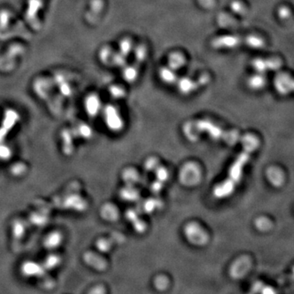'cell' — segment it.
<instances>
[{
    "label": "cell",
    "instance_id": "cell-1",
    "mask_svg": "<svg viewBox=\"0 0 294 294\" xmlns=\"http://www.w3.org/2000/svg\"><path fill=\"white\" fill-rule=\"evenodd\" d=\"M259 145L260 142L256 136L248 134L243 136L242 139L243 149L239 156H237L236 160H234L232 165L230 166L227 178L214 188L213 194L215 197L218 199H225L232 194L242 178L243 169L246 164L250 161L252 154L256 152Z\"/></svg>",
    "mask_w": 294,
    "mask_h": 294
},
{
    "label": "cell",
    "instance_id": "cell-2",
    "mask_svg": "<svg viewBox=\"0 0 294 294\" xmlns=\"http://www.w3.org/2000/svg\"><path fill=\"white\" fill-rule=\"evenodd\" d=\"M32 89L34 94L47 105L52 113L58 115L62 111V96L56 87L52 76L40 75L34 79Z\"/></svg>",
    "mask_w": 294,
    "mask_h": 294
},
{
    "label": "cell",
    "instance_id": "cell-3",
    "mask_svg": "<svg viewBox=\"0 0 294 294\" xmlns=\"http://www.w3.org/2000/svg\"><path fill=\"white\" fill-rule=\"evenodd\" d=\"M30 34L26 26L17 21L12 12L8 9L0 11V40H8L11 38H30Z\"/></svg>",
    "mask_w": 294,
    "mask_h": 294
},
{
    "label": "cell",
    "instance_id": "cell-4",
    "mask_svg": "<svg viewBox=\"0 0 294 294\" xmlns=\"http://www.w3.org/2000/svg\"><path fill=\"white\" fill-rule=\"evenodd\" d=\"M26 53V47L20 43L9 45L0 55V72L8 74L15 70L17 63Z\"/></svg>",
    "mask_w": 294,
    "mask_h": 294
},
{
    "label": "cell",
    "instance_id": "cell-5",
    "mask_svg": "<svg viewBox=\"0 0 294 294\" xmlns=\"http://www.w3.org/2000/svg\"><path fill=\"white\" fill-rule=\"evenodd\" d=\"M47 0H27L25 21L33 30L38 31L42 28L40 14L44 9Z\"/></svg>",
    "mask_w": 294,
    "mask_h": 294
},
{
    "label": "cell",
    "instance_id": "cell-6",
    "mask_svg": "<svg viewBox=\"0 0 294 294\" xmlns=\"http://www.w3.org/2000/svg\"><path fill=\"white\" fill-rule=\"evenodd\" d=\"M22 271L24 275L28 277H34L39 280L41 285L45 288H54V279L47 275V270L40 265L34 262H26L22 267Z\"/></svg>",
    "mask_w": 294,
    "mask_h": 294
},
{
    "label": "cell",
    "instance_id": "cell-7",
    "mask_svg": "<svg viewBox=\"0 0 294 294\" xmlns=\"http://www.w3.org/2000/svg\"><path fill=\"white\" fill-rule=\"evenodd\" d=\"M51 76L62 97H69L72 95L74 92V78L70 73L59 70L55 71Z\"/></svg>",
    "mask_w": 294,
    "mask_h": 294
},
{
    "label": "cell",
    "instance_id": "cell-8",
    "mask_svg": "<svg viewBox=\"0 0 294 294\" xmlns=\"http://www.w3.org/2000/svg\"><path fill=\"white\" fill-rule=\"evenodd\" d=\"M34 206L36 207V211L32 212L30 214V221L36 226H41L47 223L49 218L50 205L44 201L38 200L34 204Z\"/></svg>",
    "mask_w": 294,
    "mask_h": 294
},
{
    "label": "cell",
    "instance_id": "cell-9",
    "mask_svg": "<svg viewBox=\"0 0 294 294\" xmlns=\"http://www.w3.org/2000/svg\"><path fill=\"white\" fill-rule=\"evenodd\" d=\"M185 232L189 241L194 244H205L209 239L205 230H203L198 224L194 223V222L188 224L185 227Z\"/></svg>",
    "mask_w": 294,
    "mask_h": 294
},
{
    "label": "cell",
    "instance_id": "cell-10",
    "mask_svg": "<svg viewBox=\"0 0 294 294\" xmlns=\"http://www.w3.org/2000/svg\"><path fill=\"white\" fill-rule=\"evenodd\" d=\"M105 121L111 130L119 131L123 128L124 124L121 116L114 106L108 105L104 109Z\"/></svg>",
    "mask_w": 294,
    "mask_h": 294
},
{
    "label": "cell",
    "instance_id": "cell-11",
    "mask_svg": "<svg viewBox=\"0 0 294 294\" xmlns=\"http://www.w3.org/2000/svg\"><path fill=\"white\" fill-rule=\"evenodd\" d=\"M26 222L24 220H14L12 223V237H13V250H19L21 247V243H22V239L25 237L26 230Z\"/></svg>",
    "mask_w": 294,
    "mask_h": 294
},
{
    "label": "cell",
    "instance_id": "cell-12",
    "mask_svg": "<svg viewBox=\"0 0 294 294\" xmlns=\"http://www.w3.org/2000/svg\"><path fill=\"white\" fill-rule=\"evenodd\" d=\"M195 127L201 132H207L213 136V138H223V130L210 121L200 120L197 122V124H195Z\"/></svg>",
    "mask_w": 294,
    "mask_h": 294
},
{
    "label": "cell",
    "instance_id": "cell-13",
    "mask_svg": "<svg viewBox=\"0 0 294 294\" xmlns=\"http://www.w3.org/2000/svg\"><path fill=\"white\" fill-rule=\"evenodd\" d=\"M177 88L179 92L184 95L192 93L194 91L201 87V83L198 81H194L193 79L188 77H184L180 79H177Z\"/></svg>",
    "mask_w": 294,
    "mask_h": 294
},
{
    "label": "cell",
    "instance_id": "cell-14",
    "mask_svg": "<svg viewBox=\"0 0 294 294\" xmlns=\"http://www.w3.org/2000/svg\"><path fill=\"white\" fill-rule=\"evenodd\" d=\"M188 176L190 177H188L187 180L185 181V183L186 184H194L200 179V170L195 164L190 163V164H186L182 169L181 173V181H183Z\"/></svg>",
    "mask_w": 294,
    "mask_h": 294
},
{
    "label": "cell",
    "instance_id": "cell-15",
    "mask_svg": "<svg viewBox=\"0 0 294 294\" xmlns=\"http://www.w3.org/2000/svg\"><path fill=\"white\" fill-rule=\"evenodd\" d=\"M84 107L87 113L90 116H96L102 108L100 98L96 96V94H90L86 97Z\"/></svg>",
    "mask_w": 294,
    "mask_h": 294
},
{
    "label": "cell",
    "instance_id": "cell-16",
    "mask_svg": "<svg viewBox=\"0 0 294 294\" xmlns=\"http://www.w3.org/2000/svg\"><path fill=\"white\" fill-rule=\"evenodd\" d=\"M267 177L269 182L275 187H279L284 182L283 171L277 167H271L267 171Z\"/></svg>",
    "mask_w": 294,
    "mask_h": 294
},
{
    "label": "cell",
    "instance_id": "cell-17",
    "mask_svg": "<svg viewBox=\"0 0 294 294\" xmlns=\"http://www.w3.org/2000/svg\"><path fill=\"white\" fill-rule=\"evenodd\" d=\"M185 64V58L183 54L179 52H173L169 54V59H168V65L173 71L179 70L181 67H183Z\"/></svg>",
    "mask_w": 294,
    "mask_h": 294
},
{
    "label": "cell",
    "instance_id": "cell-18",
    "mask_svg": "<svg viewBox=\"0 0 294 294\" xmlns=\"http://www.w3.org/2000/svg\"><path fill=\"white\" fill-rule=\"evenodd\" d=\"M62 242V234L58 231L49 233L47 236L45 237L43 240V245L47 250H55L58 246H60Z\"/></svg>",
    "mask_w": 294,
    "mask_h": 294
},
{
    "label": "cell",
    "instance_id": "cell-19",
    "mask_svg": "<svg viewBox=\"0 0 294 294\" xmlns=\"http://www.w3.org/2000/svg\"><path fill=\"white\" fill-rule=\"evenodd\" d=\"M83 258H84L86 263L95 269H97V270H104L105 267H106V262L103 258L98 257L94 253L87 252L83 255Z\"/></svg>",
    "mask_w": 294,
    "mask_h": 294
},
{
    "label": "cell",
    "instance_id": "cell-20",
    "mask_svg": "<svg viewBox=\"0 0 294 294\" xmlns=\"http://www.w3.org/2000/svg\"><path fill=\"white\" fill-rule=\"evenodd\" d=\"M159 76H160V79L167 84H173V83H177V79H178L176 73L169 66L168 67L166 66L161 67L159 71Z\"/></svg>",
    "mask_w": 294,
    "mask_h": 294
},
{
    "label": "cell",
    "instance_id": "cell-21",
    "mask_svg": "<svg viewBox=\"0 0 294 294\" xmlns=\"http://www.w3.org/2000/svg\"><path fill=\"white\" fill-rule=\"evenodd\" d=\"M236 44V38L232 36H220L214 38L212 45L215 48H226L231 47Z\"/></svg>",
    "mask_w": 294,
    "mask_h": 294
},
{
    "label": "cell",
    "instance_id": "cell-22",
    "mask_svg": "<svg viewBox=\"0 0 294 294\" xmlns=\"http://www.w3.org/2000/svg\"><path fill=\"white\" fill-rule=\"evenodd\" d=\"M62 263V258L59 255L55 254H49L43 261V266L47 271H52L60 266Z\"/></svg>",
    "mask_w": 294,
    "mask_h": 294
},
{
    "label": "cell",
    "instance_id": "cell-23",
    "mask_svg": "<svg viewBox=\"0 0 294 294\" xmlns=\"http://www.w3.org/2000/svg\"><path fill=\"white\" fill-rule=\"evenodd\" d=\"M123 77L128 83H133L138 77V71L135 66H126L123 72Z\"/></svg>",
    "mask_w": 294,
    "mask_h": 294
},
{
    "label": "cell",
    "instance_id": "cell-24",
    "mask_svg": "<svg viewBox=\"0 0 294 294\" xmlns=\"http://www.w3.org/2000/svg\"><path fill=\"white\" fill-rule=\"evenodd\" d=\"M132 49V42L130 38H124L120 42V53L123 55L127 56L130 54Z\"/></svg>",
    "mask_w": 294,
    "mask_h": 294
},
{
    "label": "cell",
    "instance_id": "cell-25",
    "mask_svg": "<svg viewBox=\"0 0 294 294\" xmlns=\"http://www.w3.org/2000/svg\"><path fill=\"white\" fill-rule=\"evenodd\" d=\"M147 57V49L145 47V45H139L138 47H136L135 49V58L136 61L139 62H143L146 59Z\"/></svg>",
    "mask_w": 294,
    "mask_h": 294
},
{
    "label": "cell",
    "instance_id": "cell-26",
    "mask_svg": "<svg viewBox=\"0 0 294 294\" xmlns=\"http://www.w3.org/2000/svg\"><path fill=\"white\" fill-rule=\"evenodd\" d=\"M27 167L24 163H15L11 167V173L14 176H22L26 173Z\"/></svg>",
    "mask_w": 294,
    "mask_h": 294
},
{
    "label": "cell",
    "instance_id": "cell-27",
    "mask_svg": "<svg viewBox=\"0 0 294 294\" xmlns=\"http://www.w3.org/2000/svg\"><path fill=\"white\" fill-rule=\"evenodd\" d=\"M110 93L115 99L124 97L125 95V90L120 86L113 85L110 87Z\"/></svg>",
    "mask_w": 294,
    "mask_h": 294
},
{
    "label": "cell",
    "instance_id": "cell-28",
    "mask_svg": "<svg viewBox=\"0 0 294 294\" xmlns=\"http://www.w3.org/2000/svg\"><path fill=\"white\" fill-rule=\"evenodd\" d=\"M271 222L267 219V218H264V217H262V218H258L256 221V226L258 230H262V231H265V230H267L271 227Z\"/></svg>",
    "mask_w": 294,
    "mask_h": 294
},
{
    "label": "cell",
    "instance_id": "cell-29",
    "mask_svg": "<svg viewBox=\"0 0 294 294\" xmlns=\"http://www.w3.org/2000/svg\"><path fill=\"white\" fill-rule=\"evenodd\" d=\"M99 57H100L101 61H102L104 64H107V63H108L107 60L111 61V58L113 57V54H112V51H111L109 47H105L101 50Z\"/></svg>",
    "mask_w": 294,
    "mask_h": 294
},
{
    "label": "cell",
    "instance_id": "cell-30",
    "mask_svg": "<svg viewBox=\"0 0 294 294\" xmlns=\"http://www.w3.org/2000/svg\"><path fill=\"white\" fill-rule=\"evenodd\" d=\"M125 56L120 54V52L118 54H113V57L111 58V62L114 65L117 66H125L126 59Z\"/></svg>",
    "mask_w": 294,
    "mask_h": 294
},
{
    "label": "cell",
    "instance_id": "cell-31",
    "mask_svg": "<svg viewBox=\"0 0 294 294\" xmlns=\"http://www.w3.org/2000/svg\"><path fill=\"white\" fill-rule=\"evenodd\" d=\"M11 152L10 150L5 145H0V157L3 159L9 158Z\"/></svg>",
    "mask_w": 294,
    "mask_h": 294
},
{
    "label": "cell",
    "instance_id": "cell-32",
    "mask_svg": "<svg viewBox=\"0 0 294 294\" xmlns=\"http://www.w3.org/2000/svg\"><path fill=\"white\" fill-rule=\"evenodd\" d=\"M292 276H293L294 278V267L293 268H292Z\"/></svg>",
    "mask_w": 294,
    "mask_h": 294
}]
</instances>
